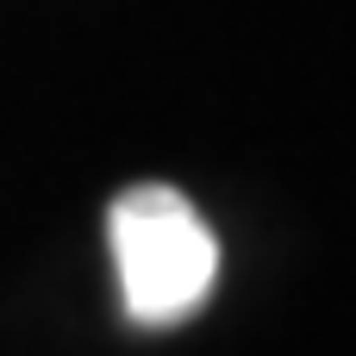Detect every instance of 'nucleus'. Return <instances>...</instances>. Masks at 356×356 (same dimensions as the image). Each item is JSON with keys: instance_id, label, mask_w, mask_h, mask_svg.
Masks as SVG:
<instances>
[{"instance_id": "1", "label": "nucleus", "mask_w": 356, "mask_h": 356, "mask_svg": "<svg viewBox=\"0 0 356 356\" xmlns=\"http://www.w3.org/2000/svg\"><path fill=\"white\" fill-rule=\"evenodd\" d=\"M106 238H113L125 313L138 325L163 332L207 307V294L219 282V238L194 213L188 194H175L163 181L125 188L106 213Z\"/></svg>"}]
</instances>
